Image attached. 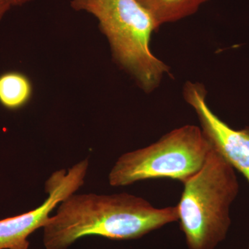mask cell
Here are the masks:
<instances>
[{
  "label": "cell",
  "mask_w": 249,
  "mask_h": 249,
  "mask_svg": "<svg viewBox=\"0 0 249 249\" xmlns=\"http://www.w3.org/2000/svg\"><path fill=\"white\" fill-rule=\"evenodd\" d=\"M178 220L176 206L154 207L129 194H73L59 204L43 228L45 249H67L86 236L114 240L140 238Z\"/></svg>",
  "instance_id": "6da1fadb"
},
{
  "label": "cell",
  "mask_w": 249,
  "mask_h": 249,
  "mask_svg": "<svg viewBox=\"0 0 249 249\" xmlns=\"http://www.w3.org/2000/svg\"><path fill=\"white\" fill-rule=\"evenodd\" d=\"M71 6L97 18L116 63L145 92L158 88L169 67L152 53V34L160 26L137 0H71Z\"/></svg>",
  "instance_id": "7a4b0ae2"
},
{
  "label": "cell",
  "mask_w": 249,
  "mask_h": 249,
  "mask_svg": "<svg viewBox=\"0 0 249 249\" xmlns=\"http://www.w3.org/2000/svg\"><path fill=\"white\" fill-rule=\"evenodd\" d=\"M183 185L177 207L188 249H214L227 237L238 194L234 168L212 147L202 168Z\"/></svg>",
  "instance_id": "3957f363"
},
{
  "label": "cell",
  "mask_w": 249,
  "mask_h": 249,
  "mask_svg": "<svg viewBox=\"0 0 249 249\" xmlns=\"http://www.w3.org/2000/svg\"><path fill=\"white\" fill-rule=\"evenodd\" d=\"M211 144L200 127L186 124L144 148L121 155L109 174L111 186L170 178L185 183L204 166Z\"/></svg>",
  "instance_id": "277c9868"
},
{
  "label": "cell",
  "mask_w": 249,
  "mask_h": 249,
  "mask_svg": "<svg viewBox=\"0 0 249 249\" xmlns=\"http://www.w3.org/2000/svg\"><path fill=\"white\" fill-rule=\"evenodd\" d=\"M89 160H80L68 170L54 172L45 183L48 197L36 209L0 220V249H29V235L48 222L50 214L64 199L84 184Z\"/></svg>",
  "instance_id": "5b68a950"
},
{
  "label": "cell",
  "mask_w": 249,
  "mask_h": 249,
  "mask_svg": "<svg viewBox=\"0 0 249 249\" xmlns=\"http://www.w3.org/2000/svg\"><path fill=\"white\" fill-rule=\"evenodd\" d=\"M183 93L185 101L196 111L211 146L249 182V127L234 129L221 120L206 103L204 85L188 82Z\"/></svg>",
  "instance_id": "8992f818"
},
{
  "label": "cell",
  "mask_w": 249,
  "mask_h": 249,
  "mask_svg": "<svg viewBox=\"0 0 249 249\" xmlns=\"http://www.w3.org/2000/svg\"><path fill=\"white\" fill-rule=\"evenodd\" d=\"M159 25L178 22L193 16L209 0H137Z\"/></svg>",
  "instance_id": "52a82bcc"
},
{
  "label": "cell",
  "mask_w": 249,
  "mask_h": 249,
  "mask_svg": "<svg viewBox=\"0 0 249 249\" xmlns=\"http://www.w3.org/2000/svg\"><path fill=\"white\" fill-rule=\"evenodd\" d=\"M33 93L31 80L18 71H9L0 76V103L9 109L23 107L30 101Z\"/></svg>",
  "instance_id": "ba28073f"
},
{
  "label": "cell",
  "mask_w": 249,
  "mask_h": 249,
  "mask_svg": "<svg viewBox=\"0 0 249 249\" xmlns=\"http://www.w3.org/2000/svg\"><path fill=\"white\" fill-rule=\"evenodd\" d=\"M11 7V5L6 0H0V21Z\"/></svg>",
  "instance_id": "9c48e42d"
},
{
  "label": "cell",
  "mask_w": 249,
  "mask_h": 249,
  "mask_svg": "<svg viewBox=\"0 0 249 249\" xmlns=\"http://www.w3.org/2000/svg\"><path fill=\"white\" fill-rule=\"evenodd\" d=\"M6 1H7L11 6H22V5L30 2V1H33V0H6Z\"/></svg>",
  "instance_id": "30bf717a"
},
{
  "label": "cell",
  "mask_w": 249,
  "mask_h": 249,
  "mask_svg": "<svg viewBox=\"0 0 249 249\" xmlns=\"http://www.w3.org/2000/svg\"></svg>",
  "instance_id": "8fae6325"
}]
</instances>
